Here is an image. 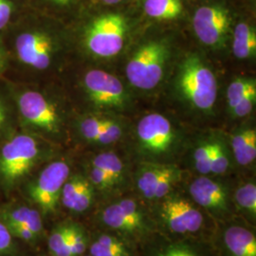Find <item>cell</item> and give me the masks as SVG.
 Segmentation results:
<instances>
[{
  "label": "cell",
  "mask_w": 256,
  "mask_h": 256,
  "mask_svg": "<svg viewBox=\"0 0 256 256\" xmlns=\"http://www.w3.org/2000/svg\"><path fill=\"white\" fill-rule=\"evenodd\" d=\"M8 55L5 79L14 82L40 84L58 68L64 52L60 36L25 12L1 34Z\"/></svg>",
  "instance_id": "1"
},
{
  "label": "cell",
  "mask_w": 256,
  "mask_h": 256,
  "mask_svg": "<svg viewBox=\"0 0 256 256\" xmlns=\"http://www.w3.org/2000/svg\"><path fill=\"white\" fill-rule=\"evenodd\" d=\"M8 82L21 130L43 140L59 137L64 133L68 114L62 102L52 92L40 84Z\"/></svg>",
  "instance_id": "2"
},
{
  "label": "cell",
  "mask_w": 256,
  "mask_h": 256,
  "mask_svg": "<svg viewBox=\"0 0 256 256\" xmlns=\"http://www.w3.org/2000/svg\"><path fill=\"white\" fill-rule=\"evenodd\" d=\"M41 138L18 128L0 144V189L14 191L25 184L45 158L46 150Z\"/></svg>",
  "instance_id": "3"
},
{
  "label": "cell",
  "mask_w": 256,
  "mask_h": 256,
  "mask_svg": "<svg viewBox=\"0 0 256 256\" xmlns=\"http://www.w3.org/2000/svg\"><path fill=\"white\" fill-rule=\"evenodd\" d=\"M178 86L184 99L202 111L212 110L218 97L214 72L198 55L186 56L180 68Z\"/></svg>",
  "instance_id": "4"
},
{
  "label": "cell",
  "mask_w": 256,
  "mask_h": 256,
  "mask_svg": "<svg viewBox=\"0 0 256 256\" xmlns=\"http://www.w3.org/2000/svg\"><path fill=\"white\" fill-rule=\"evenodd\" d=\"M126 32V21L120 14L100 16L82 28L81 46L92 56L110 58L124 46Z\"/></svg>",
  "instance_id": "5"
},
{
  "label": "cell",
  "mask_w": 256,
  "mask_h": 256,
  "mask_svg": "<svg viewBox=\"0 0 256 256\" xmlns=\"http://www.w3.org/2000/svg\"><path fill=\"white\" fill-rule=\"evenodd\" d=\"M169 54V46L162 40L149 41L140 46L126 66L129 82L142 90L155 88L162 80Z\"/></svg>",
  "instance_id": "6"
},
{
  "label": "cell",
  "mask_w": 256,
  "mask_h": 256,
  "mask_svg": "<svg viewBox=\"0 0 256 256\" xmlns=\"http://www.w3.org/2000/svg\"><path fill=\"white\" fill-rule=\"evenodd\" d=\"M70 176V164L64 160H55L26 182V194L36 205L41 214L48 216L56 212L63 186Z\"/></svg>",
  "instance_id": "7"
},
{
  "label": "cell",
  "mask_w": 256,
  "mask_h": 256,
  "mask_svg": "<svg viewBox=\"0 0 256 256\" xmlns=\"http://www.w3.org/2000/svg\"><path fill=\"white\" fill-rule=\"evenodd\" d=\"M81 86L86 97L99 108H122L126 93L119 79L102 70H90L82 76Z\"/></svg>",
  "instance_id": "8"
},
{
  "label": "cell",
  "mask_w": 256,
  "mask_h": 256,
  "mask_svg": "<svg viewBox=\"0 0 256 256\" xmlns=\"http://www.w3.org/2000/svg\"><path fill=\"white\" fill-rule=\"evenodd\" d=\"M230 25L227 10L220 6H203L192 19L196 36L206 46H220L224 43Z\"/></svg>",
  "instance_id": "9"
},
{
  "label": "cell",
  "mask_w": 256,
  "mask_h": 256,
  "mask_svg": "<svg viewBox=\"0 0 256 256\" xmlns=\"http://www.w3.org/2000/svg\"><path fill=\"white\" fill-rule=\"evenodd\" d=\"M137 134L142 146L154 154L167 152L174 142V130L169 120L160 114H149L138 122Z\"/></svg>",
  "instance_id": "10"
},
{
  "label": "cell",
  "mask_w": 256,
  "mask_h": 256,
  "mask_svg": "<svg viewBox=\"0 0 256 256\" xmlns=\"http://www.w3.org/2000/svg\"><path fill=\"white\" fill-rule=\"evenodd\" d=\"M162 214L169 229L176 234L198 232L203 223L202 212L190 202L178 198H167L162 204Z\"/></svg>",
  "instance_id": "11"
},
{
  "label": "cell",
  "mask_w": 256,
  "mask_h": 256,
  "mask_svg": "<svg viewBox=\"0 0 256 256\" xmlns=\"http://www.w3.org/2000/svg\"><path fill=\"white\" fill-rule=\"evenodd\" d=\"M102 221L112 229L128 232H138L144 228V216L133 200H122L102 212Z\"/></svg>",
  "instance_id": "12"
},
{
  "label": "cell",
  "mask_w": 256,
  "mask_h": 256,
  "mask_svg": "<svg viewBox=\"0 0 256 256\" xmlns=\"http://www.w3.org/2000/svg\"><path fill=\"white\" fill-rule=\"evenodd\" d=\"M94 198V187L86 176L70 174L64 182L60 200L64 207L74 212L88 210Z\"/></svg>",
  "instance_id": "13"
},
{
  "label": "cell",
  "mask_w": 256,
  "mask_h": 256,
  "mask_svg": "<svg viewBox=\"0 0 256 256\" xmlns=\"http://www.w3.org/2000/svg\"><path fill=\"white\" fill-rule=\"evenodd\" d=\"M192 200L207 209L225 210L227 208V191L223 185L206 176L196 178L190 185Z\"/></svg>",
  "instance_id": "14"
},
{
  "label": "cell",
  "mask_w": 256,
  "mask_h": 256,
  "mask_svg": "<svg viewBox=\"0 0 256 256\" xmlns=\"http://www.w3.org/2000/svg\"><path fill=\"white\" fill-rule=\"evenodd\" d=\"M0 220L5 224L21 225L39 238L43 234V221L39 210L28 206H9L0 210Z\"/></svg>",
  "instance_id": "15"
},
{
  "label": "cell",
  "mask_w": 256,
  "mask_h": 256,
  "mask_svg": "<svg viewBox=\"0 0 256 256\" xmlns=\"http://www.w3.org/2000/svg\"><path fill=\"white\" fill-rule=\"evenodd\" d=\"M16 104L6 79L0 80V144L18 129Z\"/></svg>",
  "instance_id": "16"
},
{
  "label": "cell",
  "mask_w": 256,
  "mask_h": 256,
  "mask_svg": "<svg viewBox=\"0 0 256 256\" xmlns=\"http://www.w3.org/2000/svg\"><path fill=\"white\" fill-rule=\"evenodd\" d=\"M224 242L232 256H256V236L248 230L230 227L225 232Z\"/></svg>",
  "instance_id": "17"
},
{
  "label": "cell",
  "mask_w": 256,
  "mask_h": 256,
  "mask_svg": "<svg viewBox=\"0 0 256 256\" xmlns=\"http://www.w3.org/2000/svg\"><path fill=\"white\" fill-rule=\"evenodd\" d=\"M232 146L236 160L242 166L254 162L256 158V133L254 129H245L232 138Z\"/></svg>",
  "instance_id": "18"
},
{
  "label": "cell",
  "mask_w": 256,
  "mask_h": 256,
  "mask_svg": "<svg viewBox=\"0 0 256 256\" xmlns=\"http://www.w3.org/2000/svg\"><path fill=\"white\" fill-rule=\"evenodd\" d=\"M232 52L238 59H248L256 54V32L247 23H239L234 28Z\"/></svg>",
  "instance_id": "19"
},
{
  "label": "cell",
  "mask_w": 256,
  "mask_h": 256,
  "mask_svg": "<svg viewBox=\"0 0 256 256\" xmlns=\"http://www.w3.org/2000/svg\"><path fill=\"white\" fill-rule=\"evenodd\" d=\"M144 8L148 16L158 20L178 18L183 10L180 0H146Z\"/></svg>",
  "instance_id": "20"
},
{
  "label": "cell",
  "mask_w": 256,
  "mask_h": 256,
  "mask_svg": "<svg viewBox=\"0 0 256 256\" xmlns=\"http://www.w3.org/2000/svg\"><path fill=\"white\" fill-rule=\"evenodd\" d=\"M165 164L144 165L138 172L137 186L147 200H152L156 183L166 169Z\"/></svg>",
  "instance_id": "21"
},
{
  "label": "cell",
  "mask_w": 256,
  "mask_h": 256,
  "mask_svg": "<svg viewBox=\"0 0 256 256\" xmlns=\"http://www.w3.org/2000/svg\"><path fill=\"white\" fill-rule=\"evenodd\" d=\"M72 224L56 227L48 238V248L54 256H72L70 248Z\"/></svg>",
  "instance_id": "22"
},
{
  "label": "cell",
  "mask_w": 256,
  "mask_h": 256,
  "mask_svg": "<svg viewBox=\"0 0 256 256\" xmlns=\"http://www.w3.org/2000/svg\"><path fill=\"white\" fill-rule=\"evenodd\" d=\"M256 95V82L250 78H238L230 84L227 90V102L230 110L245 98Z\"/></svg>",
  "instance_id": "23"
},
{
  "label": "cell",
  "mask_w": 256,
  "mask_h": 256,
  "mask_svg": "<svg viewBox=\"0 0 256 256\" xmlns=\"http://www.w3.org/2000/svg\"><path fill=\"white\" fill-rule=\"evenodd\" d=\"M92 256H130L122 242L111 236H101L90 248Z\"/></svg>",
  "instance_id": "24"
},
{
  "label": "cell",
  "mask_w": 256,
  "mask_h": 256,
  "mask_svg": "<svg viewBox=\"0 0 256 256\" xmlns=\"http://www.w3.org/2000/svg\"><path fill=\"white\" fill-rule=\"evenodd\" d=\"M92 165L100 168L110 176L114 184L119 182L122 178L124 164L119 156L112 152H106L96 156L92 160Z\"/></svg>",
  "instance_id": "25"
},
{
  "label": "cell",
  "mask_w": 256,
  "mask_h": 256,
  "mask_svg": "<svg viewBox=\"0 0 256 256\" xmlns=\"http://www.w3.org/2000/svg\"><path fill=\"white\" fill-rule=\"evenodd\" d=\"M26 6V0H0V34L27 12Z\"/></svg>",
  "instance_id": "26"
},
{
  "label": "cell",
  "mask_w": 256,
  "mask_h": 256,
  "mask_svg": "<svg viewBox=\"0 0 256 256\" xmlns=\"http://www.w3.org/2000/svg\"><path fill=\"white\" fill-rule=\"evenodd\" d=\"M180 171L174 165H167L164 172L160 176L156 183L152 200H160L170 192L173 185L178 182Z\"/></svg>",
  "instance_id": "27"
},
{
  "label": "cell",
  "mask_w": 256,
  "mask_h": 256,
  "mask_svg": "<svg viewBox=\"0 0 256 256\" xmlns=\"http://www.w3.org/2000/svg\"><path fill=\"white\" fill-rule=\"evenodd\" d=\"M106 119L96 116H84L79 120L77 126L78 131L82 138L93 142L94 140L100 134L106 124Z\"/></svg>",
  "instance_id": "28"
},
{
  "label": "cell",
  "mask_w": 256,
  "mask_h": 256,
  "mask_svg": "<svg viewBox=\"0 0 256 256\" xmlns=\"http://www.w3.org/2000/svg\"><path fill=\"white\" fill-rule=\"evenodd\" d=\"M234 198L240 208L256 216V186L254 183H247L238 188L234 194Z\"/></svg>",
  "instance_id": "29"
},
{
  "label": "cell",
  "mask_w": 256,
  "mask_h": 256,
  "mask_svg": "<svg viewBox=\"0 0 256 256\" xmlns=\"http://www.w3.org/2000/svg\"><path fill=\"white\" fill-rule=\"evenodd\" d=\"M229 167V160L225 149L220 144L210 142V173L221 174Z\"/></svg>",
  "instance_id": "30"
},
{
  "label": "cell",
  "mask_w": 256,
  "mask_h": 256,
  "mask_svg": "<svg viewBox=\"0 0 256 256\" xmlns=\"http://www.w3.org/2000/svg\"><path fill=\"white\" fill-rule=\"evenodd\" d=\"M18 244L8 227L0 220V256H18Z\"/></svg>",
  "instance_id": "31"
},
{
  "label": "cell",
  "mask_w": 256,
  "mask_h": 256,
  "mask_svg": "<svg viewBox=\"0 0 256 256\" xmlns=\"http://www.w3.org/2000/svg\"><path fill=\"white\" fill-rule=\"evenodd\" d=\"M122 131L119 124L114 120H106L104 129L93 142L99 144H110L119 140L120 138L122 137Z\"/></svg>",
  "instance_id": "32"
},
{
  "label": "cell",
  "mask_w": 256,
  "mask_h": 256,
  "mask_svg": "<svg viewBox=\"0 0 256 256\" xmlns=\"http://www.w3.org/2000/svg\"><path fill=\"white\" fill-rule=\"evenodd\" d=\"M194 160L198 172L202 174H210V142L198 147L194 153Z\"/></svg>",
  "instance_id": "33"
},
{
  "label": "cell",
  "mask_w": 256,
  "mask_h": 256,
  "mask_svg": "<svg viewBox=\"0 0 256 256\" xmlns=\"http://www.w3.org/2000/svg\"><path fill=\"white\" fill-rule=\"evenodd\" d=\"M86 178L90 180V182L93 185V187H96L101 190L110 189V187L115 185L108 174L94 165H92L90 167Z\"/></svg>",
  "instance_id": "34"
},
{
  "label": "cell",
  "mask_w": 256,
  "mask_h": 256,
  "mask_svg": "<svg viewBox=\"0 0 256 256\" xmlns=\"http://www.w3.org/2000/svg\"><path fill=\"white\" fill-rule=\"evenodd\" d=\"M86 238L82 228L76 224H72V239H70V248L72 256H81L86 250Z\"/></svg>",
  "instance_id": "35"
},
{
  "label": "cell",
  "mask_w": 256,
  "mask_h": 256,
  "mask_svg": "<svg viewBox=\"0 0 256 256\" xmlns=\"http://www.w3.org/2000/svg\"><path fill=\"white\" fill-rule=\"evenodd\" d=\"M6 226L8 227V229L14 238L22 240L24 242H27L28 244H34L39 239L32 232H30V230L21 226V225L10 224Z\"/></svg>",
  "instance_id": "36"
},
{
  "label": "cell",
  "mask_w": 256,
  "mask_h": 256,
  "mask_svg": "<svg viewBox=\"0 0 256 256\" xmlns=\"http://www.w3.org/2000/svg\"><path fill=\"white\" fill-rule=\"evenodd\" d=\"M256 95L247 97L243 101L238 102L232 110H230V111L236 117H239V118L246 117L248 114H250L254 110V104H256Z\"/></svg>",
  "instance_id": "37"
},
{
  "label": "cell",
  "mask_w": 256,
  "mask_h": 256,
  "mask_svg": "<svg viewBox=\"0 0 256 256\" xmlns=\"http://www.w3.org/2000/svg\"><path fill=\"white\" fill-rule=\"evenodd\" d=\"M8 72V55L3 39L0 34V80L5 79Z\"/></svg>",
  "instance_id": "38"
},
{
  "label": "cell",
  "mask_w": 256,
  "mask_h": 256,
  "mask_svg": "<svg viewBox=\"0 0 256 256\" xmlns=\"http://www.w3.org/2000/svg\"><path fill=\"white\" fill-rule=\"evenodd\" d=\"M162 256H196L190 248L182 246L169 248Z\"/></svg>",
  "instance_id": "39"
},
{
  "label": "cell",
  "mask_w": 256,
  "mask_h": 256,
  "mask_svg": "<svg viewBox=\"0 0 256 256\" xmlns=\"http://www.w3.org/2000/svg\"><path fill=\"white\" fill-rule=\"evenodd\" d=\"M45 3H48L55 7L59 8H64V7H70L74 4L76 0H43Z\"/></svg>",
  "instance_id": "40"
},
{
  "label": "cell",
  "mask_w": 256,
  "mask_h": 256,
  "mask_svg": "<svg viewBox=\"0 0 256 256\" xmlns=\"http://www.w3.org/2000/svg\"><path fill=\"white\" fill-rule=\"evenodd\" d=\"M101 1L104 5H115V4H118L120 2H122L126 0H101Z\"/></svg>",
  "instance_id": "41"
},
{
  "label": "cell",
  "mask_w": 256,
  "mask_h": 256,
  "mask_svg": "<svg viewBox=\"0 0 256 256\" xmlns=\"http://www.w3.org/2000/svg\"></svg>",
  "instance_id": "42"
}]
</instances>
